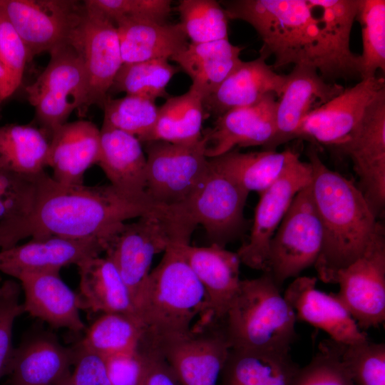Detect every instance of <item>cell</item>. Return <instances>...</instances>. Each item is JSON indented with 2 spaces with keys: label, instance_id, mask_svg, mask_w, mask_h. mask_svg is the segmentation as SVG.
Here are the masks:
<instances>
[{
  "label": "cell",
  "instance_id": "6da1fadb",
  "mask_svg": "<svg viewBox=\"0 0 385 385\" xmlns=\"http://www.w3.org/2000/svg\"><path fill=\"white\" fill-rule=\"evenodd\" d=\"M166 207L148 197L128 195L112 185H66L43 172L38 178L31 211L21 218L0 223V248L5 250L31 237L56 236L106 242L125 221Z\"/></svg>",
  "mask_w": 385,
  "mask_h": 385
},
{
  "label": "cell",
  "instance_id": "7a4b0ae2",
  "mask_svg": "<svg viewBox=\"0 0 385 385\" xmlns=\"http://www.w3.org/2000/svg\"><path fill=\"white\" fill-rule=\"evenodd\" d=\"M307 155L312 168V195L323 234L314 266L319 279L335 284L337 272L362 255L381 225L360 189L326 166L314 145Z\"/></svg>",
  "mask_w": 385,
  "mask_h": 385
},
{
  "label": "cell",
  "instance_id": "3957f363",
  "mask_svg": "<svg viewBox=\"0 0 385 385\" xmlns=\"http://www.w3.org/2000/svg\"><path fill=\"white\" fill-rule=\"evenodd\" d=\"M229 19L250 24L262 46L260 56H273V68L307 65L321 74L324 43L320 22L308 0H231L220 1Z\"/></svg>",
  "mask_w": 385,
  "mask_h": 385
},
{
  "label": "cell",
  "instance_id": "277c9868",
  "mask_svg": "<svg viewBox=\"0 0 385 385\" xmlns=\"http://www.w3.org/2000/svg\"><path fill=\"white\" fill-rule=\"evenodd\" d=\"M183 242L190 241L168 245L144 286L139 314L153 339L185 334L207 312L205 290L181 252Z\"/></svg>",
  "mask_w": 385,
  "mask_h": 385
},
{
  "label": "cell",
  "instance_id": "5b68a950",
  "mask_svg": "<svg viewBox=\"0 0 385 385\" xmlns=\"http://www.w3.org/2000/svg\"><path fill=\"white\" fill-rule=\"evenodd\" d=\"M296 315L266 272L240 281L221 321L230 349L289 351L297 337Z\"/></svg>",
  "mask_w": 385,
  "mask_h": 385
},
{
  "label": "cell",
  "instance_id": "8992f818",
  "mask_svg": "<svg viewBox=\"0 0 385 385\" xmlns=\"http://www.w3.org/2000/svg\"><path fill=\"white\" fill-rule=\"evenodd\" d=\"M192 226L184 212L177 207H170L123 223L108 239L106 257L117 268L138 313L154 256L164 252L172 241Z\"/></svg>",
  "mask_w": 385,
  "mask_h": 385
},
{
  "label": "cell",
  "instance_id": "52a82bcc",
  "mask_svg": "<svg viewBox=\"0 0 385 385\" xmlns=\"http://www.w3.org/2000/svg\"><path fill=\"white\" fill-rule=\"evenodd\" d=\"M49 53L46 68L26 93L39 128L50 140L73 111L81 113L87 96V77L82 56L71 41Z\"/></svg>",
  "mask_w": 385,
  "mask_h": 385
},
{
  "label": "cell",
  "instance_id": "ba28073f",
  "mask_svg": "<svg viewBox=\"0 0 385 385\" xmlns=\"http://www.w3.org/2000/svg\"><path fill=\"white\" fill-rule=\"evenodd\" d=\"M322 227L311 184L294 197L269 247L264 272L281 289L284 282L297 277L314 265L322 245Z\"/></svg>",
  "mask_w": 385,
  "mask_h": 385
},
{
  "label": "cell",
  "instance_id": "9c48e42d",
  "mask_svg": "<svg viewBox=\"0 0 385 385\" xmlns=\"http://www.w3.org/2000/svg\"><path fill=\"white\" fill-rule=\"evenodd\" d=\"M144 144L148 197L164 207L185 203L210 170L203 139L190 144L160 140Z\"/></svg>",
  "mask_w": 385,
  "mask_h": 385
},
{
  "label": "cell",
  "instance_id": "30bf717a",
  "mask_svg": "<svg viewBox=\"0 0 385 385\" xmlns=\"http://www.w3.org/2000/svg\"><path fill=\"white\" fill-rule=\"evenodd\" d=\"M148 338L159 349L180 385H219L230 349L221 321L199 318L185 334Z\"/></svg>",
  "mask_w": 385,
  "mask_h": 385
},
{
  "label": "cell",
  "instance_id": "8fae6325",
  "mask_svg": "<svg viewBox=\"0 0 385 385\" xmlns=\"http://www.w3.org/2000/svg\"><path fill=\"white\" fill-rule=\"evenodd\" d=\"M0 8L28 51L29 61L71 41L85 11L71 0H0Z\"/></svg>",
  "mask_w": 385,
  "mask_h": 385
},
{
  "label": "cell",
  "instance_id": "7c38bea8",
  "mask_svg": "<svg viewBox=\"0 0 385 385\" xmlns=\"http://www.w3.org/2000/svg\"><path fill=\"white\" fill-rule=\"evenodd\" d=\"M334 295L360 329L377 327L385 320V237L381 225L362 255L339 270Z\"/></svg>",
  "mask_w": 385,
  "mask_h": 385
},
{
  "label": "cell",
  "instance_id": "4fadbf2b",
  "mask_svg": "<svg viewBox=\"0 0 385 385\" xmlns=\"http://www.w3.org/2000/svg\"><path fill=\"white\" fill-rule=\"evenodd\" d=\"M83 2L85 11L82 21L71 40L82 56L87 77V96L79 113L81 116L85 115L93 105L103 108L123 65L115 24Z\"/></svg>",
  "mask_w": 385,
  "mask_h": 385
},
{
  "label": "cell",
  "instance_id": "5bb4252c",
  "mask_svg": "<svg viewBox=\"0 0 385 385\" xmlns=\"http://www.w3.org/2000/svg\"><path fill=\"white\" fill-rule=\"evenodd\" d=\"M248 194L235 180L210 165L192 194L179 206L197 225L205 228L212 244L225 247L245 227Z\"/></svg>",
  "mask_w": 385,
  "mask_h": 385
},
{
  "label": "cell",
  "instance_id": "9a60e30c",
  "mask_svg": "<svg viewBox=\"0 0 385 385\" xmlns=\"http://www.w3.org/2000/svg\"><path fill=\"white\" fill-rule=\"evenodd\" d=\"M312 178L310 163L302 161L298 155L278 178L260 194L250 237L236 252L241 263L265 271L270 242L294 197L311 184Z\"/></svg>",
  "mask_w": 385,
  "mask_h": 385
},
{
  "label": "cell",
  "instance_id": "2e32d148",
  "mask_svg": "<svg viewBox=\"0 0 385 385\" xmlns=\"http://www.w3.org/2000/svg\"><path fill=\"white\" fill-rule=\"evenodd\" d=\"M336 148L351 160L359 188L377 215L385 205V88L368 105L349 139Z\"/></svg>",
  "mask_w": 385,
  "mask_h": 385
},
{
  "label": "cell",
  "instance_id": "e0dca14e",
  "mask_svg": "<svg viewBox=\"0 0 385 385\" xmlns=\"http://www.w3.org/2000/svg\"><path fill=\"white\" fill-rule=\"evenodd\" d=\"M385 88L384 78L361 79L307 115L294 139L337 147L344 143L360 121L368 105Z\"/></svg>",
  "mask_w": 385,
  "mask_h": 385
},
{
  "label": "cell",
  "instance_id": "ac0fdd59",
  "mask_svg": "<svg viewBox=\"0 0 385 385\" xmlns=\"http://www.w3.org/2000/svg\"><path fill=\"white\" fill-rule=\"evenodd\" d=\"M277 98L268 93L258 102L227 111L202 133L207 158L235 147L261 145L267 150L276 133Z\"/></svg>",
  "mask_w": 385,
  "mask_h": 385
},
{
  "label": "cell",
  "instance_id": "d6986e66",
  "mask_svg": "<svg viewBox=\"0 0 385 385\" xmlns=\"http://www.w3.org/2000/svg\"><path fill=\"white\" fill-rule=\"evenodd\" d=\"M105 248L106 242L100 239L31 238L26 243L0 250V272L16 279L26 273L60 272L63 267L100 255Z\"/></svg>",
  "mask_w": 385,
  "mask_h": 385
},
{
  "label": "cell",
  "instance_id": "ffe728a7",
  "mask_svg": "<svg viewBox=\"0 0 385 385\" xmlns=\"http://www.w3.org/2000/svg\"><path fill=\"white\" fill-rule=\"evenodd\" d=\"M344 90L340 84L327 82L315 68L295 65L287 75L283 91L277 100L276 133L266 150H275L294 139L301 121Z\"/></svg>",
  "mask_w": 385,
  "mask_h": 385
},
{
  "label": "cell",
  "instance_id": "44dd1931",
  "mask_svg": "<svg viewBox=\"0 0 385 385\" xmlns=\"http://www.w3.org/2000/svg\"><path fill=\"white\" fill-rule=\"evenodd\" d=\"M317 280L313 277H297L287 287L284 297L294 309L297 320L325 332L330 339L339 343L354 344L367 341V334L334 294L316 288Z\"/></svg>",
  "mask_w": 385,
  "mask_h": 385
},
{
  "label": "cell",
  "instance_id": "7402d4cb",
  "mask_svg": "<svg viewBox=\"0 0 385 385\" xmlns=\"http://www.w3.org/2000/svg\"><path fill=\"white\" fill-rule=\"evenodd\" d=\"M180 250L205 292L207 312L202 317L222 321L241 281L237 254L216 244L195 247L183 242Z\"/></svg>",
  "mask_w": 385,
  "mask_h": 385
},
{
  "label": "cell",
  "instance_id": "603a6c76",
  "mask_svg": "<svg viewBox=\"0 0 385 385\" xmlns=\"http://www.w3.org/2000/svg\"><path fill=\"white\" fill-rule=\"evenodd\" d=\"M59 272L26 273L18 278L24 296V313L53 328L78 333L86 329L80 315L79 298L63 281Z\"/></svg>",
  "mask_w": 385,
  "mask_h": 385
},
{
  "label": "cell",
  "instance_id": "cb8c5ba5",
  "mask_svg": "<svg viewBox=\"0 0 385 385\" xmlns=\"http://www.w3.org/2000/svg\"><path fill=\"white\" fill-rule=\"evenodd\" d=\"M287 75L277 73L262 56L241 63L202 100L205 118H217L229 110L252 105L268 93L278 98Z\"/></svg>",
  "mask_w": 385,
  "mask_h": 385
},
{
  "label": "cell",
  "instance_id": "d4e9b609",
  "mask_svg": "<svg viewBox=\"0 0 385 385\" xmlns=\"http://www.w3.org/2000/svg\"><path fill=\"white\" fill-rule=\"evenodd\" d=\"M75 346L48 332L29 337L14 349L10 385H56L71 374Z\"/></svg>",
  "mask_w": 385,
  "mask_h": 385
},
{
  "label": "cell",
  "instance_id": "484cf974",
  "mask_svg": "<svg viewBox=\"0 0 385 385\" xmlns=\"http://www.w3.org/2000/svg\"><path fill=\"white\" fill-rule=\"evenodd\" d=\"M359 0H308L319 9L321 33L324 43V79L359 76L360 54L350 49V35L356 18Z\"/></svg>",
  "mask_w": 385,
  "mask_h": 385
},
{
  "label": "cell",
  "instance_id": "4316f807",
  "mask_svg": "<svg viewBox=\"0 0 385 385\" xmlns=\"http://www.w3.org/2000/svg\"><path fill=\"white\" fill-rule=\"evenodd\" d=\"M101 148L100 130L88 120L66 123L52 134L48 166L56 181L81 185L86 171L97 164Z\"/></svg>",
  "mask_w": 385,
  "mask_h": 385
},
{
  "label": "cell",
  "instance_id": "83f0119b",
  "mask_svg": "<svg viewBox=\"0 0 385 385\" xmlns=\"http://www.w3.org/2000/svg\"><path fill=\"white\" fill-rule=\"evenodd\" d=\"M76 265L81 309L93 313L123 314L141 320L127 286L109 258L90 257Z\"/></svg>",
  "mask_w": 385,
  "mask_h": 385
},
{
  "label": "cell",
  "instance_id": "f1b7e54d",
  "mask_svg": "<svg viewBox=\"0 0 385 385\" xmlns=\"http://www.w3.org/2000/svg\"><path fill=\"white\" fill-rule=\"evenodd\" d=\"M100 135L101 148L97 164L111 185L128 195L148 197L145 192L147 160L140 140L130 134L104 124Z\"/></svg>",
  "mask_w": 385,
  "mask_h": 385
},
{
  "label": "cell",
  "instance_id": "f546056e",
  "mask_svg": "<svg viewBox=\"0 0 385 385\" xmlns=\"http://www.w3.org/2000/svg\"><path fill=\"white\" fill-rule=\"evenodd\" d=\"M115 25L123 63L171 59L189 44L180 23L123 19Z\"/></svg>",
  "mask_w": 385,
  "mask_h": 385
},
{
  "label": "cell",
  "instance_id": "4dcf8cb0",
  "mask_svg": "<svg viewBox=\"0 0 385 385\" xmlns=\"http://www.w3.org/2000/svg\"><path fill=\"white\" fill-rule=\"evenodd\" d=\"M299 368L289 351L230 349L219 385H292Z\"/></svg>",
  "mask_w": 385,
  "mask_h": 385
},
{
  "label": "cell",
  "instance_id": "1f68e13d",
  "mask_svg": "<svg viewBox=\"0 0 385 385\" xmlns=\"http://www.w3.org/2000/svg\"><path fill=\"white\" fill-rule=\"evenodd\" d=\"M242 47L228 39L204 43H189L171 58L192 80L190 88L204 99L212 93L242 61Z\"/></svg>",
  "mask_w": 385,
  "mask_h": 385
},
{
  "label": "cell",
  "instance_id": "d6a6232c",
  "mask_svg": "<svg viewBox=\"0 0 385 385\" xmlns=\"http://www.w3.org/2000/svg\"><path fill=\"white\" fill-rule=\"evenodd\" d=\"M299 154L287 149L282 152L264 150L241 153L232 149L209 158L210 165L233 180L249 193L259 194L269 188L281 175L289 162Z\"/></svg>",
  "mask_w": 385,
  "mask_h": 385
},
{
  "label": "cell",
  "instance_id": "836d02e7",
  "mask_svg": "<svg viewBox=\"0 0 385 385\" xmlns=\"http://www.w3.org/2000/svg\"><path fill=\"white\" fill-rule=\"evenodd\" d=\"M202 100L191 88L183 95L166 99L158 108L155 124L143 143L160 140L190 144L200 140L205 118Z\"/></svg>",
  "mask_w": 385,
  "mask_h": 385
},
{
  "label": "cell",
  "instance_id": "e575fe53",
  "mask_svg": "<svg viewBox=\"0 0 385 385\" xmlns=\"http://www.w3.org/2000/svg\"><path fill=\"white\" fill-rule=\"evenodd\" d=\"M49 139L31 125L0 126V166L26 175H38L48 166Z\"/></svg>",
  "mask_w": 385,
  "mask_h": 385
},
{
  "label": "cell",
  "instance_id": "d590c367",
  "mask_svg": "<svg viewBox=\"0 0 385 385\" xmlns=\"http://www.w3.org/2000/svg\"><path fill=\"white\" fill-rule=\"evenodd\" d=\"M145 327L136 317L118 313H105L86 329L78 342L85 349L106 359L137 350Z\"/></svg>",
  "mask_w": 385,
  "mask_h": 385
},
{
  "label": "cell",
  "instance_id": "8d00e7d4",
  "mask_svg": "<svg viewBox=\"0 0 385 385\" xmlns=\"http://www.w3.org/2000/svg\"><path fill=\"white\" fill-rule=\"evenodd\" d=\"M178 71L179 67L165 59L123 63L109 93L125 92L153 101L158 98L168 99L170 96L166 86Z\"/></svg>",
  "mask_w": 385,
  "mask_h": 385
},
{
  "label": "cell",
  "instance_id": "74e56055",
  "mask_svg": "<svg viewBox=\"0 0 385 385\" xmlns=\"http://www.w3.org/2000/svg\"><path fill=\"white\" fill-rule=\"evenodd\" d=\"M361 27L360 80L385 71V1L359 0L356 14Z\"/></svg>",
  "mask_w": 385,
  "mask_h": 385
},
{
  "label": "cell",
  "instance_id": "f35d334b",
  "mask_svg": "<svg viewBox=\"0 0 385 385\" xmlns=\"http://www.w3.org/2000/svg\"><path fill=\"white\" fill-rule=\"evenodd\" d=\"M176 11L179 22L191 43H204L228 39L229 19L215 0H182Z\"/></svg>",
  "mask_w": 385,
  "mask_h": 385
},
{
  "label": "cell",
  "instance_id": "ab89813d",
  "mask_svg": "<svg viewBox=\"0 0 385 385\" xmlns=\"http://www.w3.org/2000/svg\"><path fill=\"white\" fill-rule=\"evenodd\" d=\"M104 125L136 137L142 143L153 130L158 113L155 101L135 96L113 99L103 104Z\"/></svg>",
  "mask_w": 385,
  "mask_h": 385
},
{
  "label": "cell",
  "instance_id": "60d3db41",
  "mask_svg": "<svg viewBox=\"0 0 385 385\" xmlns=\"http://www.w3.org/2000/svg\"><path fill=\"white\" fill-rule=\"evenodd\" d=\"M331 342L346 368L354 385H385V344L366 342L344 344Z\"/></svg>",
  "mask_w": 385,
  "mask_h": 385
},
{
  "label": "cell",
  "instance_id": "b9f144b4",
  "mask_svg": "<svg viewBox=\"0 0 385 385\" xmlns=\"http://www.w3.org/2000/svg\"><path fill=\"white\" fill-rule=\"evenodd\" d=\"M42 173L20 175L0 166V223L23 217L31 211Z\"/></svg>",
  "mask_w": 385,
  "mask_h": 385
},
{
  "label": "cell",
  "instance_id": "7bdbcfd3",
  "mask_svg": "<svg viewBox=\"0 0 385 385\" xmlns=\"http://www.w3.org/2000/svg\"><path fill=\"white\" fill-rule=\"evenodd\" d=\"M292 385L354 384L329 339L322 341L310 362L299 369Z\"/></svg>",
  "mask_w": 385,
  "mask_h": 385
},
{
  "label": "cell",
  "instance_id": "ee69618b",
  "mask_svg": "<svg viewBox=\"0 0 385 385\" xmlns=\"http://www.w3.org/2000/svg\"><path fill=\"white\" fill-rule=\"evenodd\" d=\"M114 24L123 19L165 23L172 11L169 0H87Z\"/></svg>",
  "mask_w": 385,
  "mask_h": 385
},
{
  "label": "cell",
  "instance_id": "f6af8a7d",
  "mask_svg": "<svg viewBox=\"0 0 385 385\" xmlns=\"http://www.w3.org/2000/svg\"><path fill=\"white\" fill-rule=\"evenodd\" d=\"M21 287L14 279L0 284V379L9 374L15 348L12 344V331L16 318L24 313L20 303Z\"/></svg>",
  "mask_w": 385,
  "mask_h": 385
},
{
  "label": "cell",
  "instance_id": "bcb514c9",
  "mask_svg": "<svg viewBox=\"0 0 385 385\" xmlns=\"http://www.w3.org/2000/svg\"><path fill=\"white\" fill-rule=\"evenodd\" d=\"M0 62L7 76L6 96L9 98L20 86L26 65L27 48L0 8Z\"/></svg>",
  "mask_w": 385,
  "mask_h": 385
},
{
  "label": "cell",
  "instance_id": "7dc6e473",
  "mask_svg": "<svg viewBox=\"0 0 385 385\" xmlns=\"http://www.w3.org/2000/svg\"><path fill=\"white\" fill-rule=\"evenodd\" d=\"M104 360L111 385H144L148 361L145 352L139 346L132 353Z\"/></svg>",
  "mask_w": 385,
  "mask_h": 385
},
{
  "label": "cell",
  "instance_id": "c3c4849f",
  "mask_svg": "<svg viewBox=\"0 0 385 385\" xmlns=\"http://www.w3.org/2000/svg\"><path fill=\"white\" fill-rule=\"evenodd\" d=\"M74 346L76 355L71 374L74 385H111L105 360L79 342Z\"/></svg>",
  "mask_w": 385,
  "mask_h": 385
},
{
  "label": "cell",
  "instance_id": "681fc988",
  "mask_svg": "<svg viewBox=\"0 0 385 385\" xmlns=\"http://www.w3.org/2000/svg\"><path fill=\"white\" fill-rule=\"evenodd\" d=\"M138 346L145 352L148 361L144 385H180L154 343L143 338Z\"/></svg>",
  "mask_w": 385,
  "mask_h": 385
},
{
  "label": "cell",
  "instance_id": "f907efd6",
  "mask_svg": "<svg viewBox=\"0 0 385 385\" xmlns=\"http://www.w3.org/2000/svg\"><path fill=\"white\" fill-rule=\"evenodd\" d=\"M7 76L6 71L0 62V106L7 99Z\"/></svg>",
  "mask_w": 385,
  "mask_h": 385
},
{
  "label": "cell",
  "instance_id": "816d5d0a",
  "mask_svg": "<svg viewBox=\"0 0 385 385\" xmlns=\"http://www.w3.org/2000/svg\"><path fill=\"white\" fill-rule=\"evenodd\" d=\"M71 374L68 376H67L66 378H65L64 379H63L61 381H60L56 385H74V384L72 381Z\"/></svg>",
  "mask_w": 385,
  "mask_h": 385
}]
</instances>
